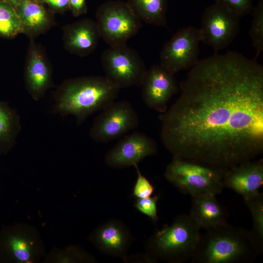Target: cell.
<instances>
[{
    "mask_svg": "<svg viewBox=\"0 0 263 263\" xmlns=\"http://www.w3.org/2000/svg\"><path fill=\"white\" fill-rule=\"evenodd\" d=\"M159 115L173 157L228 169L263 152V67L235 52L198 62Z\"/></svg>",
    "mask_w": 263,
    "mask_h": 263,
    "instance_id": "1",
    "label": "cell"
},
{
    "mask_svg": "<svg viewBox=\"0 0 263 263\" xmlns=\"http://www.w3.org/2000/svg\"><path fill=\"white\" fill-rule=\"evenodd\" d=\"M120 89L105 76L67 79L54 93L53 112L74 116L79 125L90 115L114 101Z\"/></svg>",
    "mask_w": 263,
    "mask_h": 263,
    "instance_id": "2",
    "label": "cell"
},
{
    "mask_svg": "<svg viewBox=\"0 0 263 263\" xmlns=\"http://www.w3.org/2000/svg\"><path fill=\"white\" fill-rule=\"evenodd\" d=\"M201 234L193 263H250L263 253V246L250 230L227 222Z\"/></svg>",
    "mask_w": 263,
    "mask_h": 263,
    "instance_id": "3",
    "label": "cell"
},
{
    "mask_svg": "<svg viewBox=\"0 0 263 263\" xmlns=\"http://www.w3.org/2000/svg\"><path fill=\"white\" fill-rule=\"evenodd\" d=\"M200 229L189 215H178L171 225H164L149 238L144 260L182 263L191 260L200 240Z\"/></svg>",
    "mask_w": 263,
    "mask_h": 263,
    "instance_id": "4",
    "label": "cell"
},
{
    "mask_svg": "<svg viewBox=\"0 0 263 263\" xmlns=\"http://www.w3.org/2000/svg\"><path fill=\"white\" fill-rule=\"evenodd\" d=\"M227 170L173 157L164 175L180 191L192 198L207 194L216 196L222 192L223 180Z\"/></svg>",
    "mask_w": 263,
    "mask_h": 263,
    "instance_id": "5",
    "label": "cell"
},
{
    "mask_svg": "<svg viewBox=\"0 0 263 263\" xmlns=\"http://www.w3.org/2000/svg\"><path fill=\"white\" fill-rule=\"evenodd\" d=\"M45 255L43 240L35 227L16 223L0 229V263H37Z\"/></svg>",
    "mask_w": 263,
    "mask_h": 263,
    "instance_id": "6",
    "label": "cell"
},
{
    "mask_svg": "<svg viewBox=\"0 0 263 263\" xmlns=\"http://www.w3.org/2000/svg\"><path fill=\"white\" fill-rule=\"evenodd\" d=\"M95 17L100 38L110 46L126 44L142 27V21L127 3L120 0L102 4Z\"/></svg>",
    "mask_w": 263,
    "mask_h": 263,
    "instance_id": "7",
    "label": "cell"
},
{
    "mask_svg": "<svg viewBox=\"0 0 263 263\" xmlns=\"http://www.w3.org/2000/svg\"><path fill=\"white\" fill-rule=\"evenodd\" d=\"M101 61L105 77L120 89L141 86L147 71L139 54L126 44L110 46Z\"/></svg>",
    "mask_w": 263,
    "mask_h": 263,
    "instance_id": "8",
    "label": "cell"
},
{
    "mask_svg": "<svg viewBox=\"0 0 263 263\" xmlns=\"http://www.w3.org/2000/svg\"><path fill=\"white\" fill-rule=\"evenodd\" d=\"M240 18L227 7L215 2L204 11L199 29L201 41L215 52L229 45L239 34Z\"/></svg>",
    "mask_w": 263,
    "mask_h": 263,
    "instance_id": "9",
    "label": "cell"
},
{
    "mask_svg": "<svg viewBox=\"0 0 263 263\" xmlns=\"http://www.w3.org/2000/svg\"><path fill=\"white\" fill-rule=\"evenodd\" d=\"M138 124V115L129 102L113 101L95 117L90 136L95 142L106 143L121 137Z\"/></svg>",
    "mask_w": 263,
    "mask_h": 263,
    "instance_id": "10",
    "label": "cell"
},
{
    "mask_svg": "<svg viewBox=\"0 0 263 263\" xmlns=\"http://www.w3.org/2000/svg\"><path fill=\"white\" fill-rule=\"evenodd\" d=\"M199 29L189 26L177 31L163 45L160 65L173 75L192 68L199 61Z\"/></svg>",
    "mask_w": 263,
    "mask_h": 263,
    "instance_id": "11",
    "label": "cell"
},
{
    "mask_svg": "<svg viewBox=\"0 0 263 263\" xmlns=\"http://www.w3.org/2000/svg\"><path fill=\"white\" fill-rule=\"evenodd\" d=\"M53 67L44 48L35 39H29L24 72L26 89L36 101L42 98L47 90L55 86Z\"/></svg>",
    "mask_w": 263,
    "mask_h": 263,
    "instance_id": "12",
    "label": "cell"
},
{
    "mask_svg": "<svg viewBox=\"0 0 263 263\" xmlns=\"http://www.w3.org/2000/svg\"><path fill=\"white\" fill-rule=\"evenodd\" d=\"M157 151L154 140L144 133L134 132L123 137L108 151L105 162L110 168L123 169L138 164Z\"/></svg>",
    "mask_w": 263,
    "mask_h": 263,
    "instance_id": "13",
    "label": "cell"
},
{
    "mask_svg": "<svg viewBox=\"0 0 263 263\" xmlns=\"http://www.w3.org/2000/svg\"><path fill=\"white\" fill-rule=\"evenodd\" d=\"M141 86L145 105L161 113L167 110L169 100L179 90L174 75L160 64L147 70Z\"/></svg>",
    "mask_w": 263,
    "mask_h": 263,
    "instance_id": "14",
    "label": "cell"
},
{
    "mask_svg": "<svg viewBox=\"0 0 263 263\" xmlns=\"http://www.w3.org/2000/svg\"><path fill=\"white\" fill-rule=\"evenodd\" d=\"M88 239L103 254L126 262L134 237L123 222L111 219L96 227Z\"/></svg>",
    "mask_w": 263,
    "mask_h": 263,
    "instance_id": "15",
    "label": "cell"
},
{
    "mask_svg": "<svg viewBox=\"0 0 263 263\" xmlns=\"http://www.w3.org/2000/svg\"><path fill=\"white\" fill-rule=\"evenodd\" d=\"M263 183L262 159L245 161L230 168L223 180L224 188L233 190L243 196L244 199L259 193Z\"/></svg>",
    "mask_w": 263,
    "mask_h": 263,
    "instance_id": "16",
    "label": "cell"
},
{
    "mask_svg": "<svg viewBox=\"0 0 263 263\" xmlns=\"http://www.w3.org/2000/svg\"><path fill=\"white\" fill-rule=\"evenodd\" d=\"M62 30L65 49L79 57L92 54L95 50L100 38L96 21L89 19L66 24Z\"/></svg>",
    "mask_w": 263,
    "mask_h": 263,
    "instance_id": "17",
    "label": "cell"
},
{
    "mask_svg": "<svg viewBox=\"0 0 263 263\" xmlns=\"http://www.w3.org/2000/svg\"><path fill=\"white\" fill-rule=\"evenodd\" d=\"M19 18L22 34L35 39L56 24L54 12L36 0H21L15 7Z\"/></svg>",
    "mask_w": 263,
    "mask_h": 263,
    "instance_id": "18",
    "label": "cell"
},
{
    "mask_svg": "<svg viewBox=\"0 0 263 263\" xmlns=\"http://www.w3.org/2000/svg\"><path fill=\"white\" fill-rule=\"evenodd\" d=\"M189 215L200 228L207 229L226 223L229 213L215 195L207 194L192 198Z\"/></svg>",
    "mask_w": 263,
    "mask_h": 263,
    "instance_id": "19",
    "label": "cell"
},
{
    "mask_svg": "<svg viewBox=\"0 0 263 263\" xmlns=\"http://www.w3.org/2000/svg\"><path fill=\"white\" fill-rule=\"evenodd\" d=\"M21 129L16 110L0 101V155L6 154L14 147Z\"/></svg>",
    "mask_w": 263,
    "mask_h": 263,
    "instance_id": "20",
    "label": "cell"
},
{
    "mask_svg": "<svg viewBox=\"0 0 263 263\" xmlns=\"http://www.w3.org/2000/svg\"><path fill=\"white\" fill-rule=\"evenodd\" d=\"M135 15L146 23L166 26L168 0H128Z\"/></svg>",
    "mask_w": 263,
    "mask_h": 263,
    "instance_id": "21",
    "label": "cell"
},
{
    "mask_svg": "<svg viewBox=\"0 0 263 263\" xmlns=\"http://www.w3.org/2000/svg\"><path fill=\"white\" fill-rule=\"evenodd\" d=\"M43 263H95L94 257L82 247L71 245L65 248L54 247L45 254Z\"/></svg>",
    "mask_w": 263,
    "mask_h": 263,
    "instance_id": "22",
    "label": "cell"
},
{
    "mask_svg": "<svg viewBox=\"0 0 263 263\" xmlns=\"http://www.w3.org/2000/svg\"><path fill=\"white\" fill-rule=\"evenodd\" d=\"M22 33L20 21L15 7L0 0V37L12 38Z\"/></svg>",
    "mask_w": 263,
    "mask_h": 263,
    "instance_id": "23",
    "label": "cell"
},
{
    "mask_svg": "<svg viewBox=\"0 0 263 263\" xmlns=\"http://www.w3.org/2000/svg\"><path fill=\"white\" fill-rule=\"evenodd\" d=\"M249 208L253 220V226L251 232L253 236L263 247V194H258L244 199Z\"/></svg>",
    "mask_w": 263,
    "mask_h": 263,
    "instance_id": "24",
    "label": "cell"
},
{
    "mask_svg": "<svg viewBox=\"0 0 263 263\" xmlns=\"http://www.w3.org/2000/svg\"><path fill=\"white\" fill-rule=\"evenodd\" d=\"M252 13L253 18L249 36L256 50L254 59H257L263 51V0H259Z\"/></svg>",
    "mask_w": 263,
    "mask_h": 263,
    "instance_id": "25",
    "label": "cell"
},
{
    "mask_svg": "<svg viewBox=\"0 0 263 263\" xmlns=\"http://www.w3.org/2000/svg\"><path fill=\"white\" fill-rule=\"evenodd\" d=\"M159 198L158 195L137 198L134 206L139 212L149 217L152 222L156 223L158 219L157 204Z\"/></svg>",
    "mask_w": 263,
    "mask_h": 263,
    "instance_id": "26",
    "label": "cell"
},
{
    "mask_svg": "<svg viewBox=\"0 0 263 263\" xmlns=\"http://www.w3.org/2000/svg\"><path fill=\"white\" fill-rule=\"evenodd\" d=\"M255 0H215V2L227 7L239 18L250 14L254 8Z\"/></svg>",
    "mask_w": 263,
    "mask_h": 263,
    "instance_id": "27",
    "label": "cell"
},
{
    "mask_svg": "<svg viewBox=\"0 0 263 263\" xmlns=\"http://www.w3.org/2000/svg\"><path fill=\"white\" fill-rule=\"evenodd\" d=\"M137 172V179L133 188L132 195L136 198L150 196L154 192V187L149 180L141 172L138 164L133 166Z\"/></svg>",
    "mask_w": 263,
    "mask_h": 263,
    "instance_id": "28",
    "label": "cell"
},
{
    "mask_svg": "<svg viewBox=\"0 0 263 263\" xmlns=\"http://www.w3.org/2000/svg\"><path fill=\"white\" fill-rule=\"evenodd\" d=\"M43 4H47L53 12L63 13L69 9V0H36Z\"/></svg>",
    "mask_w": 263,
    "mask_h": 263,
    "instance_id": "29",
    "label": "cell"
},
{
    "mask_svg": "<svg viewBox=\"0 0 263 263\" xmlns=\"http://www.w3.org/2000/svg\"><path fill=\"white\" fill-rule=\"evenodd\" d=\"M69 9L75 17L85 14L87 11L86 0H69Z\"/></svg>",
    "mask_w": 263,
    "mask_h": 263,
    "instance_id": "30",
    "label": "cell"
},
{
    "mask_svg": "<svg viewBox=\"0 0 263 263\" xmlns=\"http://www.w3.org/2000/svg\"><path fill=\"white\" fill-rule=\"evenodd\" d=\"M2 0L8 2L13 6L15 7L19 4V3L20 2L21 0Z\"/></svg>",
    "mask_w": 263,
    "mask_h": 263,
    "instance_id": "31",
    "label": "cell"
}]
</instances>
